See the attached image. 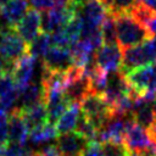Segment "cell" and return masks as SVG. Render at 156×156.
Segmentation results:
<instances>
[{
	"label": "cell",
	"mask_w": 156,
	"mask_h": 156,
	"mask_svg": "<svg viewBox=\"0 0 156 156\" xmlns=\"http://www.w3.org/2000/svg\"><path fill=\"white\" fill-rule=\"evenodd\" d=\"M2 73H5V72H4V68H2V63H1V60H0V76H1Z\"/></svg>",
	"instance_id": "36"
},
{
	"label": "cell",
	"mask_w": 156,
	"mask_h": 156,
	"mask_svg": "<svg viewBox=\"0 0 156 156\" xmlns=\"http://www.w3.org/2000/svg\"><path fill=\"white\" fill-rule=\"evenodd\" d=\"M55 6H68L73 2V0H54Z\"/></svg>",
	"instance_id": "31"
},
{
	"label": "cell",
	"mask_w": 156,
	"mask_h": 156,
	"mask_svg": "<svg viewBox=\"0 0 156 156\" xmlns=\"http://www.w3.org/2000/svg\"><path fill=\"white\" fill-rule=\"evenodd\" d=\"M17 33L22 37V39L30 44L40 33H41V15L35 9H29L22 20L16 24Z\"/></svg>",
	"instance_id": "9"
},
{
	"label": "cell",
	"mask_w": 156,
	"mask_h": 156,
	"mask_svg": "<svg viewBox=\"0 0 156 156\" xmlns=\"http://www.w3.org/2000/svg\"><path fill=\"white\" fill-rule=\"evenodd\" d=\"M28 0H9L0 6V16L12 27L22 20L28 11Z\"/></svg>",
	"instance_id": "15"
},
{
	"label": "cell",
	"mask_w": 156,
	"mask_h": 156,
	"mask_svg": "<svg viewBox=\"0 0 156 156\" xmlns=\"http://www.w3.org/2000/svg\"><path fill=\"white\" fill-rule=\"evenodd\" d=\"M40 101H44V88L40 82H32L22 88H18L17 108L23 110Z\"/></svg>",
	"instance_id": "13"
},
{
	"label": "cell",
	"mask_w": 156,
	"mask_h": 156,
	"mask_svg": "<svg viewBox=\"0 0 156 156\" xmlns=\"http://www.w3.org/2000/svg\"><path fill=\"white\" fill-rule=\"evenodd\" d=\"M74 65L71 49L67 46H51L43 57V67L55 72H67Z\"/></svg>",
	"instance_id": "7"
},
{
	"label": "cell",
	"mask_w": 156,
	"mask_h": 156,
	"mask_svg": "<svg viewBox=\"0 0 156 156\" xmlns=\"http://www.w3.org/2000/svg\"><path fill=\"white\" fill-rule=\"evenodd\" d=\"M116 21V33H117V43L123 48L133 46L145 41L151 38L147 28L135 20L132 13H121L115 16Z\"/></svg>",
	"instance_id": "1"
},
{
	"label": "cell",
	"mask_w": 156,
	"mask_h": 156,
	"mask_svg": "<svg viewBox=\"0 0 156 156\" xmlns=\"http://www.w3.org/2000/svg\"><path fill=\"white\" fill-rule=\"evenodd\" d=\"M146 91L156 93V61L152 63V72H151V79L149 84V89Z\"/></svg>",
	"instance_id": "29"
},
{
	"label": "cell",
	"mask_w": 156,
	"mask_h": 156,
	"mask_svg": "<svg viewBox=\"0 0 156 156\" xmlns=\"http://www.w3.org/2000/svg\"><path fill=\"white\" fill-rule=\"evenodd\" d=\"M95 65L107 72L115 73L122 67V50L118 44H102L95 51Z\"/></svg>",
	"instance_id": "6"
},
{
	"label": "cell",
	"mask_w": 156,
	"mask_h": 156,
	"mask_svg": "<svg viewBox=\"0 0 156 156\" xmlns=\"http://www.w3.org/2000/svg\"><path fill=\"white\" fill-rule=\"evenodd\" d=\"M28 2L32 5V9H35L38 11H48L55 6L54 0H28Z\"/></svg>",
	"instance_id": "28"
},
{
	"label": "cell",
	"mask_w": 156,
	"mask_h": 156,
	"mask_svg": "<svg viewBox=\"0 0 156 156\" xmlns=\"http://www.w3.org/2000/svg\"><path fill=\"white\" fill-rule=\"evenodd\" d=\"M99 128L96 127V124L89 119L88 117H85L83 113L80 115L77 127H76V132L79 133L82 136H84L88 141H94L96 138V133H98Z\"/></svg>",
	"instance_id": "20"
},
{
	"label": "cell",
	"mask_w": 156,
	"mask_h": 156,
	"mask_svg": "<svg viewBox=\"0 0 156 156\" xmlns=\"http://www.w3.org/2000/svg\"><path fill=\"white\" fill-rule=\"evenodd\" d=\"M152 107H154V112H155V115H156V98H155V100H154V102H152Z\"/></svg>",
	"instance_id": "35"
},
{
	"label": "cell",
	"mask_w": 156,
	"mask_h": 156,
	"mask_svg": "<svg viewBox=\"0 0 156 156\" xmlns=\"http://www.w3.org/2000/svg\"><path fill=\"white\" fill-rule=\"evenodd\" d=\"M100 145H101V150L105 156H128L130 154L124 141L107 140Z\"/></svg>",
	"instance_id": "22"
},
{
	"label": "cell",
	"mask_w": 156,
	"mask_h": 156,
	"mask_svg": "<svg viewBox=\"0 0 156 156\" xmlns=\"http://www.w3.org/2000/svg\"><path fill=\"white\" fill-rule=\"evenodd\" d=\"M21 112L29 129L48 122V111H46L45 101H40L30 107L23 108L21 110Z\"/></svg>",
	"instance_id": "18"
},
{
	"label": "cell",
	"mask_w": 156,
	"mask_h": 156,
	"mask_svg": "<svg viewBox=\"0 0 156 156\" xmlns=\"http://www.w3.org/2000/svg\"><path fill=\"white\" fill-rule=\"evenodd\" d=\"M100 29H101L104 44H118L117 43V33H116V21H115L113 15L107 13Z\"/></svg>",
	"instance_id": "21"
},
{
	"label": "cell",
	"mask_w": 156,
	"mask_h": 156,
	"mask_svg": "<svg viewBox=\"0 0 156 156\" xmlns=\"http://www.w3.org/2000/svg\"><path fill=\"white\" fill-rule=\"evenodd\" d=\"M29 127L27 126L20 108H15L9 115V143L26 145L28 140Z\"/></svg>",
	"instance_id": "11"
},
{
	"label": "cell",
	"mask_w": 156,
	"mask_h": 156,
	"mask_svg": "<svg viewBox=\"0 0 156 156\" xmlns=\"http://www.w3.org/2000/svg\"><path fill=\"white\" fill-rule=\"evenodd\" d=\"M58 135L55 123L45 122L43 124H39L32 129H29L28 134V141L32 145H40L45 143H50L51 140L56 139Z\"/></svg>",
	"instance_id": "17"
},
{
	"label": "cell",
	"mask_w": 156,
	"mask_h": 156,
	"mask_svg": "<svg viewBox=\"0 0 156 156\" xmlns=\"http://www.w3.org/2000/svg\"><path fill=\"white\" fill-rule=\"evenodd\" d=\"M151 72H152V63L145 65L138 68L132 69L130 72L126 73V78L129 83V85L133 88V90L141 95L149 89L150 79H151Z\"/></svg>",
	"instance_id": "14"
},
{
	"label": "cell",
	"mask_w": 156,
	"mask_h": 156,
	"mask_svg": "<svg viewBox=\"0 0 156 156\" xmlns=\"http://www.w3.org/2000/svg\"><path fill=\"white\" fill-rule=\"evenodd\" d=\"M37 60H38L37 57L27 52L26 55H23L21 58L16 61L12 77L18 88H22L33 82L37 74V68H38Z\"/></svg>",
	"instance_id": "10"
},
{
	"label": "cell",
	"mask_w": 156,
	"mask_h": 156,
	"mask_svg": "<svg viewBox=\"0 0 156 156\" xmlns=\"http://www.w3.org/2000/svg\"><path fill=\"white\" fill-rule=\"evenodd\" d=\"M128 156H139V155H138V154H135V152H130Z\"/></svg>",
	"instance_id": "37"
},
{
	"label": "cell",
	"mask_w": 156,
	"mask_h": 156,
	"mask_svg": "<svg viewBox=\"0 0 156 156\" xmlns=\"http://www.w3.org/2000/svg\"><path fill=\"white\" fill-rule=\"evenodd\" d=\"M82 113L100 128L112 115V107L102 94L89 93L80 102Z\"/></svg>",
	"instance_id": "3"
},
{
	"label": "cell",
	"mask_w": 156,
	"mask_h": 156,
	"mask_svg": "<svg viewBox=\"0 0 156 156\" xmlns=\"http://www.w3.org/2000/svg\"><path fill=\"white\" fill-rule=\"evenodd\" d=\"M0 143H9V113L0 110Z\"/></svg>",
	"instance_id": "25"
},
{
	"label": "cell",
	"mask_w": 156,
	"mask_h": 156,
	"mask_svg": "<svg viewBox=\"0 0 156 156\" xmlns=\"http://www.w3.org/2000/svg\"><path fill=\"white\" fill-rule=\"evenodd\" d=\"M65 28V32L67 33L69 40H71V44H73L74 41L79 40L80 37H82V30H83V21H82V17L78 15V11L77 13L66 23V26L63 27ZM71 46V45H69Z\"/></svg>",
	"instance_id": "23"
},
{
	"label": "cell",
	"mask_w": 156,
	"mask_h": 156,
	"mask_svg": "<svg viewBox=\"0 0 156 156\" xmlns=\"http://www.w3.org/2000/svg\"><path fill=\"white\" fill-rule=\"evenodd\" d=\"M6 151H7V144L0 143V156H5Z\"/></svg>",
	"instance_id": "33"
},
{
	"label": "cell",
	"mask_w": 156,
	"mask_h": 156,
	"mask_svg": "<svg viewBox=\"0 0 156 156\" xmlns=\"http://www.w3.org/2000/svg\"><path fill=\"white\" fill-rule=\"evenodd\" d=\"M78 5L71 4L68 6H54L52 9L41 13V29L45 33L51 34L52 32L62 28L66 23L77 13Z\"/></svg>",
	"instance_id": "5"
},
{
	"label": "cell",
	"mask_w": 156,
	"mask_h": 156,
	"mask_svg": "<svg viewBox=\"0 0 156 156\" xmlns=\"http://www.w3.org/2000/svg\"><path fill=\"white\" fill-rule=\"evenodd\" d=\"M88 0H73V4H76V5H78V6H82L83 4H85Z\"/></svg>",
	"instance_id": "34"
},
{
	"label": "cell",
	"mask_w": 156,
	"mask_h": 156,
	"mask_svg": "<svg viewBox=\"0 0 156 156\" xmlns=\"http://www.w3.org/2000/svg\"><path fill=\"white\" fill-rule=\"evenodd\" d=\"M56 145L58 146L62 156H80L84 147L88 145V140L76 130L58 134L56 138Z\"/></svg>",
	"instance_id": "12"
},
{
	"label": "cell",
	"mask_w": 156,
	"mask_h": 156,
	"mask_svg": "<svg viewBox=\"0 0 156 156\" xmlns=\"http://www.w3.org/2000/svg\"><path fill=\"white\" fill-rule=\"evenodd\" d=\"M149 133H150V135H151L152 140L156 143V121H155V122H154V124L149 128Z\"/></svg>",
	"instance_id": "32"
},
{
	"label": "cell",
	"mask_w": 156,
	"mask_h": 156,
	"mask_svg": "<svg viewBox=\"0 0 156 156\" xmlns=\"http://www.w3.org/2000/svg\"><path fill=\"white\" fill-rule=\"evenodd\" d=\"M33 155L34 156H62L58 146L54 145V144H49V145L43 146L41 149L34 151Z\"/></svg>",
	"instance_id": "26"
},
{
	"label": "cell",
	"mask_w": 156,
	"mask_h": 156,
	"mask_svg": "<svg viewBox=\"0 0 156 156\" xmlns=\"http://www.w3.org/2000/svg\"><path fill=\"white\" fill-rule=\"evenodd\" d=\"M80 115H82L80 104H76V102L69 104L67 110L60 116V118L55 123L57 133L63 134V133L76 130V127H77V123H78Z\"/></svg>",
	"instance_id": "16"
},
{
	"label": "cell",
	"mask_w": 156,
	"mask_h": 156,
	"mask_svg": "<svg viewBox=\"0 0 156 156\" xmlns=\"http://www.w3.org/2000/svg\"><path fill=\"white\" fill-rule=\"evenodd\" d=\"M28 52V44L17 33L16 28L0 30V57L5 61L16 62Z\"/></svg>",
	"instance_id": "4"
},
{
	"label": "cell",
	"mask_w": 156,
	"mask_h": 156,
	"mask_svg": "<svg viewBox=\"0 0 156 156\" xmlns=\"http://www.w3.org/2000/svg\"><path fill=\"white\" fill-rule=\"evenodd\" d=\"M156 61V41L154 37L145 41L122 49V67L124 74L134 68L154 63Z\"/></svg>",
	"instance_id": "2"
},
{
	"label": "cell",
	"mask_w": 156,
	"mask_h": 156,
	"mask_svg": "<svg viewBox=\"0 0 156 156\" xmlns=\"http://www.w3.org/2000/svg\"><path fill=\"white\" fill-rule=\"evenodd\" d=\"M50 38H51V44L55 46H67L68 48L71 45V40H69L67 33L65 32L63 27L52 32L50 34Z\"/></svg>",
	"instance_id": "24"
},
{
	"label": "cell",
	"mask_w": 156,
	"mask_h": 156,
	"mask_svg": "<svg viewBox=\"0 0 156 156\" xmlns=\"http://www.w3.org/2000/svg\"><path fill=\"white\" fill-rule=\"evenodd\" d=\"M138 1L140 4H143L144 6H146L147 9L156 12V0H138Z\"/></svg>",
	"instance_id": "30"
},
{
	"label": "cell",
	"mask_w": 156,
	"mask_h": 156,
	"mask_svg": "<svg viewBox=\"0 0 156 156\" xmlns=\"http://www.w3.org/2000/svg\"><path fill=\"white\" fill-rule=\"evenodd\" d=\"M80 156H105V155H104V152L101 150V145L99 143L89 141L88 145L82 151Z\"/></svg>",
	"instance_id": "27"
},
{
	"label": "cell",
	"mask_w": 156,
	"mask_h": 156,
	"mask_svg": "<svg viewBox=\"0 0 156 156\" xmlns=\"http://www.w3.org/2000/svg\"><path fill=\"white\" fill-rule=\"evenodd\" d=\"M51 45V38L49 33L41 32L30 44H28V54L37 58H43Z\"/></svg>",
	"instance_id": "19"
},
{
	"label": "cell",
	"mask_w": 156,
	"mask_h": 156,
	"mask_svg": "<svg viewBox=\"0 0 156 156\" xmlns=\"http://www.w3.org/2000/svg\"><path fill=\"white\" fill-rule=\"evenodd\" d=\"M124 143L130 152L140 155L154 144V140L149 133V129L134 122L126 132Z\"/></svg>",
	"instance_id": "8"
},
{
	"label": "cell",
	"mask_w": 156,
	"mask_h": 156,
	"mask_svg": "<svg viewBox=\"0 0 156 156\" xmlns=\"http://www.w3.org/2000/svg\"><path fill=\"white\" fill-rule=\"evenodd\" d=\"M154 39H155V41H156V37H154Z\"/></svg>",
	"instance_id": "38"
}]
</instances>
